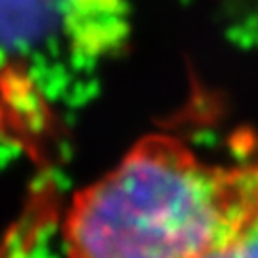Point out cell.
Listing matches in <instances>:
<instances>
[{"label":"cell","mask_w":258,"mask_h":258,"mask_svg":"<svg viewBox=\"0 0 258 258\" xmlns=\"http://www.w3.org/2000/svg\"><path fill=\"white\" fill-rule=\"evenodd\" d=\"M258 194V163L222 166L182 140H138L67 209V258H205L239 228Z\"/></svg>","instance_id":"6da1fadb"},{"label":"cell","mask_w":258,"mask_h":258,"mask_svg":"<svg viewBox=\"0 0 258 258\" xmlns=\"http://www.w3.org/2000/svg\"><path fill=\"white\" fill-rule=\"evenodd\" d=\"M205 258H258V194L233 235Z\"/></svg>","instance_id":"7a4b0ae2"}]
</instances>
